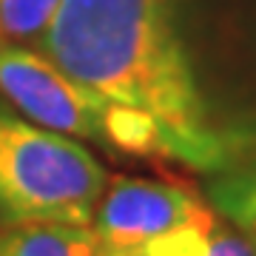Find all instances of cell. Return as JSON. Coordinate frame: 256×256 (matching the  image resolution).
I'll return each mask as SVG.
<instances>
[{
  "mask_svg": "<svg viewBox=\"0 0 256 256\" xmlns=\"http://www.w3.org/2000/svg\"><path fill=\"white\" fill-rule=\"evenodd\" d=\"M34 48L92 94L146 114L168 162L205 174L242 162L202 88L182 0H60Z\"/></svg>",
  "mask_w": 256,
  "mask_h": 256,
  "instance_id": "cell-1",
  "label": "cell"
},
{
  "mask_svg": "<svg viewBox=\"0 0 256 256\" xmlns=\"http://www.w3.org/2000/svg\"><path fill=\"white\" fill-rule=\"evenodd\" d=\"M108 185L106 168L74 137L20 117L0 97V225H82Z\"/></svg>",
  "mask_w": 256,
  "mask_h": 256,
  "instance_id": "cell-2",
  "label": "cell"
},
{
  "mask_svg": "<svg viewBox=\"0 0 256 256\" xmlns=\"http://www.w3.org/2000/svg\"><path fill=\"white\" fill-rule=\"evenodd\" d=\"M0 97L37 126L106 148L108 102L74 82L37 48L0 43Z\"/></svg>",
  "mask_w": 256,
  "mask_h": 256,
  "instance_id": "cell-3",
  "label": "cell"
},
{
  "mask_svg": "<svg viewBox=\"0 0 256 256\" xmlns=\"http://www.w3.org/2000/svg\"><path fill=\"white\" fill-rule=\"evenodd\" d=\"M216 210L196 191L165 180H137V176H108L92 234L100 254L131 250L162 236L168 230L205 222Z\"/></svg>",
  "mask_w": 256,
  "mask_h": 256,
  "instance_id": "cell-4",
  "label": "cell"
},
{
  "mask_svg": "<svg viewBox=\"0 0 256 256\" xmlns=\"http://www.w3.org/2000/svg\"><path fill=\"white\" fill-rule=\"evenodd\" d=\"M0 256H100V248L82 225H0Z\"/></svg>",
  "mask_w": 256,
  "mask_h": 256,
  "instance_id": "cell-5",
  "label": "cell"
},
{
  "mask_svg": "<svg viewBox=\"0 0 256 256\" xmlns=\"http://www.w3.org/2000/svg\"><path fill=\"white\" fill-rule=\"evenodd\" d=\"M208 196L210 208L242 230L256 248V160H245L220 174H210Z\"/></svg>",
  "mask_w": 256,
  "mask_h": 256,
  "instance_id": "cell-6",
  "label": "cell"
},
{
  "mask_svg": "<svg viewBox=\"0 0 256 256\" xmlns=\"http://www.w3.org/2000/svg\"><path fill=\"white\" fill-rule=\"evenodd\" d=\"M57 9L60 0H0V43L34 48Z\"/></svg>",
  "mask_w": 256,
  "mask_h": 256,
  "instance_id": "cell-7",
  "label": "cell"
},
{
  "mask_svg": "<svg viewBox=\"0 0 256 256\" xmlns=\"http://www.w3.org/2000/svg\"><path fill=\"white\" fill-rule=\"evenodd\" d=\"M205 256H256V248L250 245V239L242 230H236L228 220H222L216 214V220L208 230Z\"/></svg>",
  "mask_w": 256,
  "mask_h": 256,
  "instance_id": "cell-8",
  "label": "cell"
}]
</instances>
